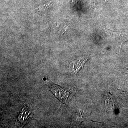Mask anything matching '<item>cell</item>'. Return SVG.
<instances>
[{"label": "cell", "instance_id": "cell-1", "mask_svg": "<svg viewBox=\"0 0 128 128\" xmlns=\"http://www.w3.org/2000/svg\"><path fill=\"white\" fill-rule=\"evenodd\" d=\"M48 86L56 97L61 104L65 103L67 98L72 92L73 89L69 87H63L49 82Z\"/></svg>", "mask_w": 128, "mask_h": 128}, {"label": "cell", "instance_id": "cell-2", "mask_svg": "<svg viewBox=\"0 0 128 128\" xmlns=\"http://www.w3.org/2000/svg\"><path fill=\"white\" fill-rule=\"evenodd\" d=\"M32 114L27 106H25L21 110L18 118V126L20 128L23 127L31 120Z\"/></svg>", "mask_w": 128, "mask_h": 128}, {"label": "cell", "instance_id": "cell-3", "mask_svg": "<svg viewBox=\"0 0 128 128\" xmlns=\"http://www.w3.org/2000/svg\"><path fill=\"white\" fill-rule=\"evenodd\" d=\"M89 58L90 57L86 58H82L72 61L69 66V71L76 75L78 72L83 68L85 63Z\"/></svg>", "mask_w": 128, "mask_h": 128}, {"label": "cell", "instance_id": "cell-4", "mask_svg": "<svg viewBox=\"0 0 128 128\" xmlns=\"http://www.w3.org/2000/svg\"><path fill=\"white\" fill-rule=\"evenodd\" d=\"M52 5V2H49L48 4L45 3L44 4L42 5V6H40L39 7L37 8V9H38V11L42 10H45V9H48L50 7H51Z\"/></svg>", "mask_w": 128, "mask_h": 128}, {"label": "cell", "instance_id": "cell-5", "mask_svg": "<svg viewBox=\"0 0 128 128\" xmlns=\"http://www.w3.org/2000/svg\"><path fill=\"white\" fill-rule=\"evenodd\" d=\"M90 9L93 8L95 6V0H90Z\"/></svg>", "mask_w": 128, "mask_h": 128}, {"label": "cell", "instance_id": "cell-6", "mask_svg": "<svg viewBox=\"0 0 128 128\" xmlns=\"http://www.w3.org/2000/svg\"><path fill=\"white\" fill-rule=\"evenodd\" d=\"M78 0H72V3H73V4H75L76 2H77V1Z\"/></svg>", "mask_w": 128, "mask_h": 128}, {"label": "cell", "instance_id": "cell-7", "mask_svg": "<svg viewBox=\"0 0 128 128\" xmlns=\"http://www.w3.org/2000/svg\"><path fill=\"white\" fill-rule=\"evenodd\" d=\"M105 0V1H106V0Z\"/></svg>", "mask_w": 128, "mask_h": 128}]
</instances>
